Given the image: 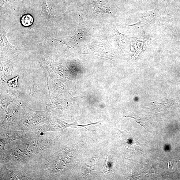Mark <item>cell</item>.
Masks as SVG:
<instances>
[{
    "label": "cell",
    "instance_id": "7",
    "mask_svg": "<svg viewBox=\"0 0 180 180\" xmlns=\"http://www.w3.org/2000/svg\"><path fill=\"white\" fill-rule=\"evenodd\" d=\"M33 19L31 15L27 14L24 15L21 19V23L24 27H28L33 23Z\"/></svg>",
    "mask_w": 180,
    "mask_h": 180
},
{
    "label": "cell",
    "instance_id": "5",
    "mask_svg": "<svg viewBox=\"0 0 180 180\" xmlns=\"http://www.w3.org/2000/svg\"><path fill=\"white\" fill-rule=\"evenodd\" d=\"M0 133L1 152L5 150V147L6 145L10 144L12 142L21 138L32 136L33 134V133H29L24 131L12 129H1Z\"/></svg>",
    "mask_w": 180,
    "mask_h": 180
},
{
    "label": "cell",
    "instance_id": "6",
    "mask_svg": "<svg viewBox=\"0 0 180 180\" xmlns=\"http://www.w3.org/2000/svg\"><path fill=\"white\" fill-rule=\"evenodd\" d=\"M57 121L59 123L60 126H61V129L62 130H63L67 128H68V127H70V128H73L77 129V127L80 126L84 127V128L88 130H90V129H89L87 128V126L89 125H92L96 124L97 123H100L99 122H96L89 124L86 125H80L78 124V123L77 122V119H76V121H75L74 122L72 123H67L65 122L64 121H61V120H59L58 119Z\"/></svg>",
    "mask_w": 180,
    "mask_h": 180
},
{
    "label": "cell",
    "instance_id": "2",
    "mask_svg": "<svg viewBox=\"0 0 180 180\" xmlns=\"http://www.w3.org/2000/svg\"><path fill=\"white\" fill-rule=\"evenodd\" d=\"M51 119L50 116L44 112L35 111L28 109L22 115L16 129L32 134L36 132L37 127L40 123Z\"/></svg>",
    "mask_w": 180,
    "mask_h": 180
},
{
    "label": "cell",
    "instance_id": "1",
    "mask_svg": "<svg viewBox=\"0 0 180 180\" xmlns=\"http://www.w3.org/2000/svg\"><path fill=\"white\" fill-rule=\"evenodd\" d=\"M16 141L13 148L1 152V165L25 166L39 153L29 137Z\"/></svg>",
    "mask_w": 180,
    "mask_h": 180
},
{
    "label": "cell",
    "instance_id": "4",
    "mask_svg": "<svg viewBox=\"0 0 180 180\" xmlns=\"http://www.w3.org/2000/svg\"><path fill=\"white\" fill-rule=\"evenodd\" d=\"M55 132H36L29 137L39 153L55 145L58 140V137Z\"/></svg>",
    "mask_w": 180,
    "mask_h": 180
},
{
    "label": "cell",
    "instance_id": "3",
    "mask_svg": "<svg viewBox=\"0 0 180 180\" xmlns=\"http://www.w3.org/2000/svg\"><path fill=\"white\" fill-rule=\"evenodd\" d=\"M0 179L9 180H35L25 166H6L1 165Z\"/></svg>",
    "mask_w": 180,
    "mask_h": 180
}]
</instances>
